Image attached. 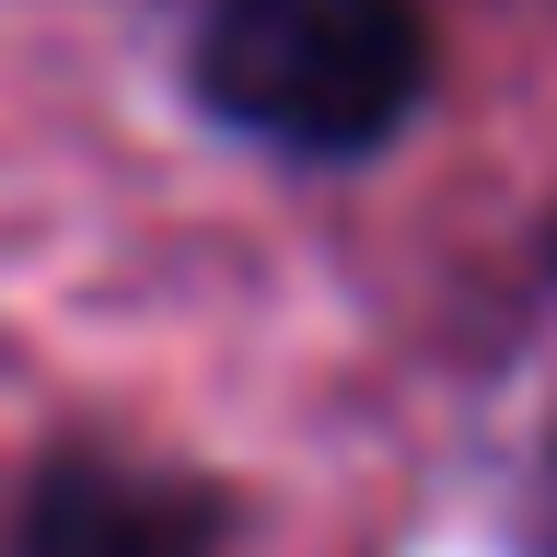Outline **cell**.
Here are the masks:
<instances>
[{
	"label": "cell",
	"mask_w": 557,
	"mask_h": 557,
	"mask_svg": "<svg viewBox=\"0 0 557 557\" xmlns=\"http://www.w3.org/2000/svg\"><path fill=\"white\" fill-rule=\"evenodd\" d=\"M546 557H557V487H546Z\"/></svg>",
	"instance_id": "3"
},
{
	"label": "cell",
	"mask_w": 557,
	"mask_h": 557,
	"mask_svg": "<svg viewBox=\"0 0 557 557\" xmlns=\"http://www.w3.org/2000/svg\"><path fill=\"white\" fill-rule=\"evenodd\" d=\"M221 546V499L198 476H151L116 453H59L24 499V546L12 557H209Z\"/></svg>",
	"instance_id": "2"
},
{
	"label": "cell",
	"mask_w": 557,
	"mask_h": 557,
	"mask_svg": "<svg viewBox=\"0 0 557 557\" xmlns=\"http://www.w3.org/2000/svg\"><path fill=\"white\" fill-rule=\"evenodd\" d=\"M198 94L268 151L360 163L430 104V24L418 0H209Z\"/></svg>",
	"instance_id": "1"
}]
</instances>
